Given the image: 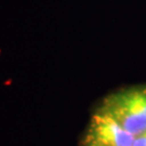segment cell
<instances>
[{
    "instance_id": "6da1fadb",
    "label": "cell",
    "mask_w": 146,
    "mask_h": 146,
    "mask_svg": "<svg viewBox=\"0 0 146 146\" xmlns=\"http://www.w3.org/2000/svg\"><path fill=\"white\" fill-rule=\"evenodd\" d=\"M79 146H146V82L105 95L94 107Z\"/></svg>"
}]
</instances>
